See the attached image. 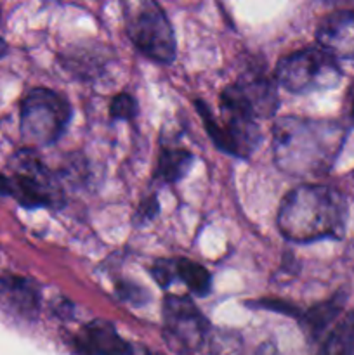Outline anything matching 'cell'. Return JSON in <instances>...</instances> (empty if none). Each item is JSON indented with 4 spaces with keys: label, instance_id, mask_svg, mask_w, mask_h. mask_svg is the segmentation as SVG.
I'll use <instances>...</instances> for the list:
<instances>
[{
    "label": "cell",
    "instance_id": "1",
    "mask_svg": "<svg viewBox=\"0 0 354 355\" xmlns=\"http://www.w3.org/2000/svg\"><path fill=\"white\" fill-rule=\"evenodd\" d=\"M342 132L330 121L285 116L273 128V156L278 168L294 177L326 172L339 155Z\"/></svg>",
    "mask_w": 354,
    "mask_h": 355
},
{
    "label": "cell",
    "instance_id": "6",
    "mask_svg": "<svg viewBox=\"0 0 354 355\" xmlns=\"http://www.w3.org/2000/svg\"><path fill=\"white\" fill-rule=\"evenodd\" d=\"M69 120L66 99L49 89H33L21 104V135L31 146L58 141Z\"/></svg>",
    "mask_w": 354,
    "mask_h": 355
},
{
    "label": "cell",
    "instance_id": "11",
    "mask_svg": "<svg viewBox=\"0 0 354 355\" xmlns=\"http://www.w3.org/2000/svg\"><path fill=\"white\" fill-rule=\"evenodd\" d=\"M40 295L28 279L17 276L0 277V307L17 318L33 319L38 314Z\"/></svg>",
    "mask_w": 354,
    "mask_h": 355
},
{
    "label": "cell",
    "instance_id": "13",
    "mask_svg": "<svg viewBox=\"0 0 354 355\" xmlns=\"http://www.w3.org/2000/svg\"><path fill=\"white\" fill-rule=\"evenodd\" d=\"M193 159V155L186 149H162L156 166V179L167 184L179 182L189 172Z\"/></svg>",
    "mask_w": 354,
    "mask_h": 355
},
{
    "label": "cell",
    "instance_id": "21",
    "mask_svg": "<svg viewBox=\"0 0 354 355\" xmlns=\"http://www.w3.org/2000/svg\"><path fill=\"white\" fill-rule=\"evenodd\" d=\"M132 355H162V354L151 352V350L144 349V347H132Z\"/></svg>",
    "mask_w": 354,
    "mask_h": 355
},
{
    "label": "cell",
    "instance_id": "22",
    "mask_svg": "<svg viewBox=\"0 0 354 355\" xmlns=\"http://www.w3.org/2000/svg\"><path fill=\"white\" fill-rule=\"evenodd\" d=\"M6 52H7V45H6V42L0 38V58H3V55H6Z\"/></svg>",
    "mask_w": 354,
    "mask_h": 355
},
{
    "label": "cell",
    "instance_id": "8",
    "mask_svg": "<svg viewBox=\"0 0 354 355\" xmlns=\"http://www.w3.org/2000/svg\"><path fill=\"white\" fill-rule=\"evenodd\" d=\"M208 322L196 305L180 295H169L163 302V335L172 350L193 354L203 345Z\"/></svg>",
    "mask_w": 354,
    "mask_h": 355
},
{
    "label": "cell",
    "instance_id": "18",
    "mask_svg": "<svg viewBox=\"0 0 354 355\" xmlns=\"http://www.w3.org/2000/svg\"><path fill=\"white\" fill-rule=\"evenodd\" d=\"M151 274L156 283L162 288H167L176 279V269H174V260H156L151 267Z\"/></svg>",
    "mask_w": 354,
    "mask_h": 355
},
{
    "label": "cell",
    "instance_id": "9",
    "mask_svg": "<svg viewBox=\"0 0 354 355\" xmlns=\"http://www.w3.org/2000/svg\"><path fill=\"white\" fill-rule=\"evenodd\" d=\"M319 47L335 59L354 58V12L339 10L319 23L316 31Z\"/></svg>",
    "mask_w": 354,
    "mask_h": 355
},
{
    "label": "cell",
    "instance_id": "10",
    "mask_svg": "<svg viewBox=\"0 0 354 355\" xmlns=\"http://www.w3.org/2000/svg\"><path fill=\"white\" fill-rule=\"evenodd\" d=\"M73 345L80 355H132V347L118 336L111 322L103 319L83 326Z\"/></svg>",
    "mask_w": 354,
    "mask_h": 355
},
{
    "label": "cell",
    "instance_id": "2",
    "mask_svg": "<svg viewBox=\"0 0 354 355\" xmlns=\"http://www.w3.org/2000/svg\"><path fill=\"white\" fill-rule=\"evenodd\" d=\"M346 218L347 205L339 191L321 184H304L281 201L278 229L294 243L339 239L346 231Z\"/></svg>",
    "mask_w": 354,
    "mask_h": 355
},
{
    "label": "cell",
    "instance_id": "3",
    "mask_svg": "<svg viewBox=\"0 0 354 355\" xmlns=\"http://www.w3.org/2000/svg\"><path fill=\"white\" fill-rule=\"evenodd\" d=\"M194 104L203 118L205 130L221 151L238 158H246L255 151L260 141L257 116L235 83L226 87L221 94L222 125L215 120L207 104L201 101H196Z\"/></svg>",
    "mask_w": 354,
    "mask_h": 355
},
{
    "label": "cell",
    "instance_id": "15",
    "mask_svg": "<svg viewBox=\"0 0 354 355\" xmlns=\"http://www.w3.org/2000/svg\"><path fill=\"white\" fill-rule=\"evenodd\" d=\"M321 355H354V311L344 315L342 321L330 331Z\"/></svg>",
    "mask_w": 354,
    "mask_h": 355
},
{
    "label": "cell",
    "instance_id": "20",
    "mask_svg": "<svg viewBox=\"0 0 354 355\" xmlns=\"http://www.w3.org/2000/svg\"><path fill=\"white\" fill-rule=\"evenodd\" d=\"M347 106H349V114L354 120V82L349 87V92H347Z\"/></svg>",
    "mask_w": 354,
    "mask_h": 355
},
{
    "label": "cell",
    "instance_id": "5",
    "mask_svg": "<svg viewBox=\"0 0 354 355\" xmlns=\"http://www.w3.org/2000/svg\"><path fill=\"white\" fill-rule=\"evenodd\" d=\"M276 82L294 94H311L339 85L342 71L335 58L321 47H307L281 59L276 66Z\"/></svg>",
    "mask_w": 354,
    "mask_h": 355
},
{
    "label": "cell",
    "instance_id": "14",
    "mask_svg": "<svg viewBox=\"0 0 354 355\" xmlns=\"http://www.w3.org/2000/svg\"><path fill=\"white\" fill-rule=\"evenodd\" d=\"M174 269H176V279L183 281L193 295L205 297L210 293L212 277L208 270L200 263L191 262L187 259H179L174 260Z\"/></svg>",
    "mask_w": 354,
    "mask_h": 355
},
{
    "label": "cell",
    "instance_id": "4",
    "mask_svg": "<svg viewBox=\"0 0 354 355\" xmlns=\"http://www.w3.org/2000/svg\"><path fill=\"white\" fill-rule=\"evenodd\" d=\"M125 31L139 52L156 62H172L176 37L156 0H120Z\"/></svg>",
    "mask_w": 354,
    "mask_h": 355
},
{
    "label": "cell",
    "instance_id": "7",
    "mask_svg": "<svg viewBox=\"0 0 354 355\" xmlns=\"http://www.w3.org/2000/svg\"><path fill=\"white\" fill-rule=\"evenodd\" d=\"M12 170V177H6L3 196H12L24 208L54 207L61 203L62 194L58 182L33 153H19L14 158Z\"/></svg>",
    "mask_w": 354,
    "mask_h": 355
},
{
    "label": "cell",
    "instance_id": "16",
    "mask_svg": "<svg viewBox=\"0 0 354 355\" xmlns=\"http://www.w3.org/2000/svg\"><path fill=\"white\" fill-rule=\"evenodd\" d=\"M110 114L113 120H132L137 114V104H135L134 97L125 92L117 94L111 99Z\"/></svg>",
    "mask_w": 354,
    "mask_h": 355
},
{
    "label": "cell",
    "instance_id": "17",
    "mask_svg": "<svg viewBox=\"0 0 354 355\" xmlns=\"http://www.w3.org/2000/svg\"><path fill=\"white\" fill-rule=\"evenodd\" d=\"M117 293L121 300L132 305H144V302L148 300V293L142 288L135 286L134 283H127V281L117 284Z\"/></svg>",
    "mask_w": 354,
    "mask_h": 355
},
{
    "label": "cell",
    "instance_id": "12",
    "mask_svg": "<svg viewBox=\"0 0 354 355\" xmlns=\"http://www.w3.org/2000/svg\"><path fill=\"white\" fill-rule=\"evenodd\" d=\"M344 304H346V293H337L333 295L330 300L309 309V311L302 315V326L305 328V331H307L312 338L321 336L323 331H326V328H328V326L339 318L340 312L344 311Z\"/></svg>",
    "mask_w": 354,
    "mask_h": 355
},
{
    "label": "cell",
    "instance_id": "19",
    "mask_svg": "<svg viewBox=\"0 0 354 355\" xmlns=\"http://www.w3.org/2000/svg\"><path fill=\"white\" fill-rule=\"evenodd\" d=\"M158 211H160L158 200H156L155 196H149L148 200H144L141 205H139L137 214H135L134 218H135V222H137V224H142V222L151 220L155 215H158Z\"/></svg>",
    "mask_w": 354,
    "mask_h": 355
}]
</instances>
